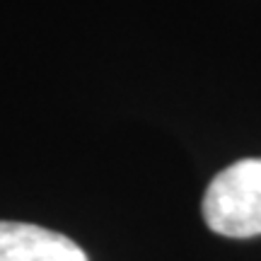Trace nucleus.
<instances>
[{
	"mask_svg": "<svg viewBox=\"0 0 261 261\" xmlns=\"http://www.w3.org/2000/svg\"><path fill=\"white\" fill-rule=\"evenodd\" d=\"M203 220L223 237L261 234V158H247L218 172L203 194Z\"/></svg>",
	"mask_w": 261,
	"mask_h": 261,
	"instance_id": "nucleus-1",
	"label": "nucleus"
},
{
	"mask_svg": "<svg viewBox=\"0 0 261 261\" xmlns=\"http://www.w3.org/2000/svg\"><path fill=\"white\" fill-rule=\"evenodd\" d=\"M0 261H87V254L61 232L0 220Z\"/></svg>",
	"mask_w": 261,
	"mask_h": 261,
	"instance_id": "nucleus-2",
	"label": "nucleus"
}]
</instances>
